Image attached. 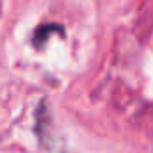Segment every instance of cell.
Listing matches in <instances>:
<instances>
[{"instance_id": "obj_1", "label": "cell", "mask_w": 153, "mask_h": 153, "mask_svg": "<svg viewBox=\"0 0 153 153\" xmlns=\"http://www.w3.org/2000/svg\"><path fill=\"white\" fill-rule=\"evenodd\" d=\"M55 30H61V32H62V29H61L59 25H53V23L38 27V29H36V34H34V45H36V46H43L45 41L50 38L52 32H55Z\"/></svg>"}]
</instances>
